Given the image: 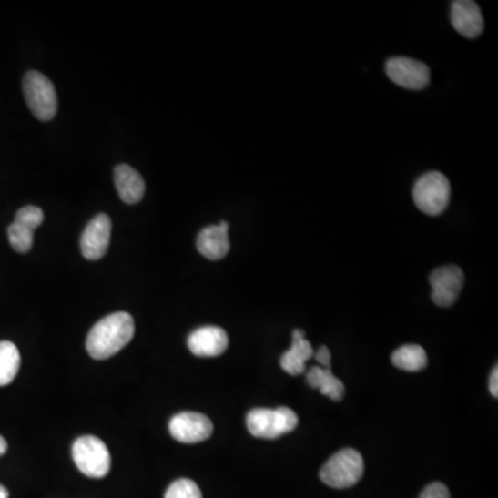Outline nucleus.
I'll use <instances>...</instances> for the list:
<instances>
[{"label": "nucleus", "mask_w": 498, "mask_h": 498, "mask_svg": "<svg viewBox=\"0 0 498 498\" xmlns=\"http://www.w3.org/2000/svg\"><path fill=\"white\" fill-rule=\"evenodd\" d=\"M450 20L458 34L465 38L475 39L483 32L484 21L478 4L473 0L452 2Z\"/></svg>", "instance_id": "f8f14e48"}, {"label": "nucleus", "mask_w": 498, "mask_h": 498, "mask_svg": "<svg viewBox=\"0 0 498 498\" xmlns=\"http://www.w3.org/2000/svg\"><path fill=\"white\" fill-rule=\"evenodd\" d=\"M314 351L310 343L305 340L302 330H294L292 332V346L290 351L282 354L279 366L287 374L300 375L305 372L306 361L313 358Z\"/></svg>", "instance_id": "2eb2a0df"}, {"label": "nucleus", "mask_w": 498, "mask_h": 498, "mask_svg": "<svg viewBox=\"0 0 498 498\" xmlns=\"http://www.w3.org/2000/svg\"><path fill=\"white\" fill-rule=\"evenodd\" d=\"M197 249L207 259H223L230 251L229 223L223 220L219 225L208 226V228L202 229L198 237H197Z\"/></svg>", "instance_id": "ddd939ff"}, {"label": "nucleus", "mask_w": 498, "mask_h": 498, "mask_svg": "<svg viewBox=\"0 0 498 498\" xmlns=\"http://www.w3.org/2000/svg\"><path fill=\"white\" fill-rule=\"evenodd\" d=\"M432 287V300L441 308H450L458 300L464 287V271L458 266H443L436 269L430 277Z\"/></svg>", "instance_id": "1a4fd4ad"}, {"label": "nucleus", "mask_w": 498, "mask_h": 498, "mask_svg": "<svg viewBox=\"0 0 498 498\" xmlns=\"http://www.w3.org/2000/svg\"><path fill=\"white\" fill-rule=\"evenodd\" d=\"M306 380L311 388L319 389L321 395L334 401H340L345 396V385L332 374L331 369L311 367L306 374Z\"/></svg>", "instance_id": "dca6fc26"}, {"label": "nucleus", "mask_w": 498, "mask_h": 498, "mask_svg": "<svg viewBox=\"0 0 498 498\" xmlns=\"http://www.w3.org/2000/svg\"><path fill=\"white\" fill-rule=\"evenodd\" d=\"M188 345L191 353L198 358H217L228 349L229 337L220 327H201L191 332Z\"/></svg>", "instance_id": "9b49d317"}, {"label": "nucleus", "mask_w": 498, "mask_h": 498, "mask_svg": "<svg viewBox=\"0 0 498 498\" xmlns=\"http://www.w3.org/2000/svg\"><path fill=\"white\" fill-rule=\"evenodd\" d=\"M0 498H9V492H7L6 487L0 484Z\"/></svg>", "instance_id": "a878e982"}, {"label": "nucleus", "mask_w": 498, "mask_h": 498, "mask_svg": "<svg viewBox=\"0 0 498 498\" xmlns=\"http://www.w3.org/2000/svg\"><path fill=\"white\" fill-rule=\"evenodd\" d=\"M111 219L106 213L93 218L81 237L82 255L87 260H98L107 254L110 247Z\"/></svg>", "instance_id": "9d476101"}, {"label": "nucleus", "mask_w": 498, "mask_h": 498, "mask_svg": "<svg viewBox=\"0 0 498 498\" xmlns=\"http://www.w3.org/2000/svg\"><path fill=\"white\" fill-rule=\"evenodd\" d=\"M114 182L125 204H137L145 196V180L140 173L129 165L121 164L114 169Z\"/></svg>", "instance_id": "4468645a"}, {"label": "nucleus", "mask_w": 498, "mask_h": 498, "mask_svg": "<svg viewBox=\"0 0 498 498\" xmlns=\"http://www.w3.org/2000/svg\"><path fill=\"white\" fill-rule=\"evenodd\" d=\"M386 74L393 84L410 90L425 89L431 81L430 66L407 57H393L386 63Z\"/></svg>", "instance_id": "0eeeda50"}, {"label": "nucleus", "mask_w": 498, "mask_h": 498, "mask_svg": "<svg viewBox=\"0 0 498 498\" xmlns=\"http://www.w3.org/2000/svg\"><path fill=\"white\" fill-rule=\"evenodd\" d=\"M44 219V210H42L41 208L34 207V205H28V207L21 208V209L15 213V220L24 223V225L31 228L32 230H36V229L42 225Z\"/></svg>", "instance_id": "412c9836"}, {"label": "nucleus", "mask_w": 498, "mask_h": 498, "mask_svg": "<svg viewBox=\"0 0 498 498\" xmlns=\"http://www.w3.org/2000/svg\"><path fill=\"white\" fill-rule=\"evenodd\" d=\"M313 358L323 366V369H331V353L326 346H320L319 351L313 354Z\"/></svg>", "instance_id": "5701e85b"}, {"label": "nucleus", "mask_w": 498, "mask_h": 498, "mask_svg": "<svg viewBox=\"0 0 498 498\" xmlns=\"http://www.w3.org/2000/svg\"><path fill=\"white\" fill-rule=\"evenodd\" d=\"M248 431L255 438L277 439L292 432L298 426V415L289 407L254 409L247 415Z\"/></svg>", "instance_id": "7ed1b4c3"}, {"label": "nucleus", "mask_w": 498, "mask_h": 498, "mask_svg": "<svg viewBox=\"0 0 498 498\" xmlns=\"http://www.w3.org/2000/svg\"><path fill=\"white\" fill-rule=\"evenodd\" d=\"M7 452V442L5 441V438L0 436V455H4Z\"/></svg>", "instance_id": "393cba45"}, {"label": "nucleus", "mask_w": 498, "mask_h": 498, "mask_svg": "<svg viewBox=\"0 0 498 498\" xmlns=\"http://www.w3.org/2000/svg\"><path fill=\"white\" fill-rule=\"evenodd\" d=\"M7 233H9L10 245H12L15 252H18V254H26V252L31 251L32 245H34L35 230L24 225V223L15 220L9 226Z\"/></svg>", "instance_id": "6ab92c4d"}, {"label": "nucleus", "mask_w": 498, "mask_h": 498, "mask_svg": "<svg viewBox=\"0 0 498 498\" xmlns=\"http://www.w3.org/2000/svg\"><path fill=\"white\" fill-rule=\"evenodd\" d=\"M393 366L404 371L417 372L428 366V356L420 345H404L392 354Z\"/></svg>", "instance_id": "f3484780"}, {"label": "nucleus", "mask_w": 498, "mask_h": 498, "mask_svg": "<svg viewBox=\"0 0 498 498\" xmlns=\"http://www.w3.org/2000/svg\"><path fill=\"white\" fill-rule=\"evenodd\" d=\"M24 97L29 110L39 121H52L57 114V93L55 85L38 71H29L23 79Z\"/></svg>", "instance_id": "20e7f679"}, {"label": "nucleus", "mask_w": 498, "mask_h": 498, "mask_svg": "<svg viewBox=\"0 0 498 498\" xmlns=\"http://www.w3.org/2000/svg\"><path fill=\"white\" fill-rule=\"evenodd\" d=\"M420 498H452L450 497L449 489L441 482L431 483L426 486L423 492L421 493Z\"/></svg>", "instance_id": "4be33fe9"}, {"label": "nucleus", "mask_w": 498, "mask_h": 498, "mask_svg": "<svg viewBox=\"0 0 498 498\" xmlns=\"http://www.w3.org/2000/svg\"><path fill=\"white\" fill-rule=\"evenodd\" d=\"M364 461L361 452L354 449H343L335 452L320 471V479L334 489H348L363 478Z\"/></svg>", "instance_id": "f03ea898"}, {"label": "nucleus", "mask_w": 498, "mask_h": 498, "mask_svg": "<svg viewBox=\"0 0 498 498\" xmlns=\"http://www.w3.org/2000/svg\"><path fill=\"white\" fill-rule=\"evenodd\" d=\"M135 335V321L129 313L118 311L101 319L87 335L86 348L96 361H106L125 348Z\"/></svg>", "instance_id": "f257e3e1"}, {"label": "nucleus", "mask_w": 498, "mask_h": 498, "mask_svg": "<svg viewBox=\"0 0 498 498\" xmlns=\"http://www.w3.org/2000/svg\"><path fill=\"white\" fill-rule=\"evenodd\" d=\"M490 393H492L493 398H498V369L494 367V370L490 375V383H489Z\"/></svg>", "instance_id": "b1692460"}, {"label": "nucleus", "mask_w": 498, "mask_h": 498, "mask_svg": "<svg viewBox=\"0 0 498 498\" xmlns=\"http://www.w3.org/2000/svg\"><path fill=\"white\" fill-rule=\"evenodd\" d=\"M169 432L180 443H199L210 438L213 423L201 412H179L170 420Z\"/></svg>", "instance_id": "6e6552de"}, {"label": "nucleus", "mask_w": 498, "mask_h": 498, "mask_svg": "<svg viewBox=\"0 0 498 498\" xmlns=\"http://www.w3.org/2000/svg\"><path fill=\"white\" fill-rule=\"evenodd\" d=\"M21 356L17 346L10 340L0 342V386H6L15 381L20 370Z\"/></svg>", "instance_id": "a211bd4d"}, {"label": "nucleus", "mask_w": 498, "mask_h": 498, "mask_svg": "<svg viewBox=\"0 0 498 498\" xmlns=\"http://www.w3.org/2000/svg\"><path fill=\"white\" fill-rule=\"evenodd\" d=\"M450 182L441 172H428L421 176L412 188V199L421 212L438 217L450 201Z\"/></svg>", "instance_id": "39448f33"}, {"label": "nucleus", "mask_w": 498, "mask_h": 498, "mask_svg": "<svg viewBox=\"0 0 498 498\" xmlns=\"http://www.w3.org/2000/svg\"><path fill=\"white\" fill-rule=\"evenodd\" d=\"M165 498H202V493L191 479H178L168 487Z\"/></svg>", "instance_id": "aec40b11"}, {"label": "nucleus", "mask_w": 498, "mask_h": 498, "mask_svg": "<svg viewBox=\"0 0 498 498\" xmlns=\"http://www.w3.org/2000/svg\"><path fill=\"white\" fill-rule=\"evenodd\" d=\"M73 458L78 470L89 478H104L110 473L108 447L96 436H81L73 444Z\"/></svg>", "instance_id": "423d86ee"}]
</instances>
